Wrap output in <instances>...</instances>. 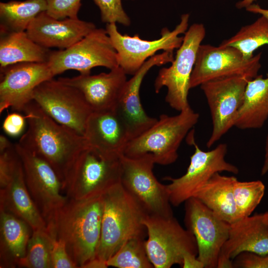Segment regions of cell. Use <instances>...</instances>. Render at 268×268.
I'll use <instances>...</instances> for the list:
<instances>
[{
    "instance_id": "obj_31",
    "label": "cell",
    "mask_w": 268,
    "mask_h": 268,
    "mask_svg": "<svg viewBox=\"0 0 268 268\" xmlns=\"http://www.w3.org/2000/svg\"><path fill=\"white\" fill-rule=\"evenodd\" d=\"M145 238H132L125 243L106 261L107 267L117 268H154L147 254Z\"/></svg>"
},
{
    "instance_id": "obj_14",
    "label": "cell",
    "mask_w": 268,
    "mask_h": 268,
    "mask_svg": "<svg viewBox=\"0 0 268 268\" xmlns=\"http://www.w3.org/2000/svg\"><path fill=\"white\" fill-rule=\"evenodd\" d=\"M14 146L22 165L28 191L47 223L68 199L63 192L62 181L45 160L18 142Z\"/></svg>"
},
{
    "instance_id": "obj_18",
    "label": "cell",
    "mask_w": 268,
    "mask_h": 268,
    "mask_svg": "<svg viewBox=\"0 0 268 268\" xmlns=\"http://www.w3.org/2000/svg\"><path fill=\"white\" fill-rule=\"evenodd\" d=\"M174 60L173 52L155 55L127 81L114 109L127 129L130 140L142 134L157 120L148 116L141 105L139 90L144 77L153 67L171 63Z\"/></svg>"
},
{
    "instance_id": "obj_24",
    "label": "cell",
    "mask_w": 268,
    "mask_h": 268,
    "mask_svg": "<svg viewBox=\"0 0 268 268\" xmlns=\"http://www.w3.org/2000/svg\"><path fill=\"white\" fill-rule=\"evenodd\" d=\"M25 221L8 212L0 210V268L17 267L24 257L32 233Z\"/></svg>"
},
{
    "instance_id": "obj_11",
    "label": "cell",
    "mask_w": 268,
    "mask_h": 268,
    "mask_svg": "<svg viewBox=\"0 0 268 268\" xmlns=\"http://www.w3.org/2000/svg\"><path fill=\"white\" fill-rule=\"evenodd\" d=\"M188 142L195 146V151L186 173L180 177H166L164 180L170 183L166 185L172 205L178 206L194 197L195 193L216 173L227 172L237 174L239 169L226 161L227 152L225 143H220L214 149L205 151L195 142L194 134L189 136Z\"/></svg>"
},
{
    "instance_id": "obj_3",
    "label": "cell",
    "mask_w": 268,
    "mask_h": 268,
    "mask_svg": "<svg viewBox=\"0 0 268 268\" xmlns=\"http://www.w3.org/2000/svg\"><path fill=\"white\" fill-rule=\"evenodd\" d=\"M102 198L101 234L96 259L106 263L129 240L145 238L143 222L146 214L121 182L106 191Z\"/></svg>"
},
{
    "instance_id": "obj_42",
    "label": "cell",
    "mask_w": 268,
    "mask_h": 268,
    "mask_svg": "<svg viewBox=\"0 0 268 268\" xmlns=\"http://www.w3.org/2000/svg\"><path fill=\"white\" fill-rule=\"evenodd\" d=\"M255 0H242L237 2L236 6L239 9L246 8L253 3Z\"/></svg>"
},
{
    "instance_id": "obj_21",
    "label": "cell",
    "mask_w": 268,
    "mask_h": 268,
    "mask_svg": "<svg viewBox=\"0 0 268 268\" xmlns=\"http://www.w3.org/2000/svg\"><path fill=\"white\" fill-rule=\"evenodd\" d=\"M96 28L91 22L78 18L57 19L44 11L34 18L26 32L34 42L44 48L63 50L78 42Z\"/></svg>"
},
{
    "instance_id": "obj_40",
    "label": "cell",
    "mask_w": 268,
    "mask_h": 268,
    "mask_svg": "<svg viewBox=\"0 0 268 268\" xmlns=\"http://www.w3.org/2000/svg\"><path fill=\"white\" fill-rule=\"evenodd\" d=\"M268 172V133L265 142V157L264 163L261 169V175H264Z\"/></svg>"
},
{
    "instance_id": "obj_41",
    "label": "cell",
    "mask_w": 268,
    "mask_h": 268,
    "mask_svg": "<svg viewBox=\"0 0 268 268\" xmlns=\"http://www.w3.org/2000/svg\"><path fill=\"white\" fill-rule=\"evenodd\" d=\"M13 144L3 135L1 134L0 136V152H2L4 150L11 147L13 146Z\"/></svg>"
},
{
    "instance_id": "obj_12",
    "label": "cell",
    "mask_w": 268,
    "mask_h": 268,
    "mask_svg": "<svg viewBox=\"0 0 268 268\" xmlns=\"http://www.w3.org/2000/svg\"><path fill=\"white\" fill-rule=\"evenodd\" d=\"M190 15H181V20L175 28L169 30L164 27L161 37L154 40H145L138 34L134 36L122 34L116 23L106 24V30L118 54L119 66L127 74L134 75L149 58L159 50L173 52L181 45L184 34L188 29Z\"/></svg>"
},
{
    "instance_id": "obj_10",
    "label": "cell",
    "mask_w": 268,
    "mask_h": 268,
    "mask_svg": "<svg viewBox=\"0 0 268 268\" xmlns=\"http://www.w3.org/2000/svg\"><path fill=\"white\" fill-rule=\"evenodd\" d=\"M262 52L245 59L237 48L201 44L190 80V88L207 81L238 76L251 80L258 75L261 67Z\"/></svg>"
},
{
    "instance_id": "obj_15",
    "label": "cell",
    "mask_w": 268,
    "mask_h": 268,
    "mask_svg": "<svg viewBox=\"0 0 268 268\" xmlns=\"http://www.w3.org/2000/svg\"><path fill=\"white\" fill-rule=\"evenodd\" d=\"M185 224L195 238L198 259L205 268H217L221 249L229 237L230 224L194 197L185 202Z\"/></svg>"
},
{
    "instance_id": "obj_35",
    "label": "cell",
    "mask_w": 268,
    "mask_h": 268,
    "mask_svg": "<svg viewBox=\"0 0 268 268\" xmlns=\"http://www.w3.org/2000/svg\"><path fill=\"white\" fill-rule=\"evenodd\" d=\"M18 159L14 144L0 152V189L4 188L10 181Z\"/></svg>"
},
{
    "instance_id": "obj_36",
    "label": "cell",
    "mask_w": 268,
    "mask_h": 268,
    "mask_svg": "<svg viewBox=\"0 0 268 268\" xmlns=\"http://www.w3.org/2000/svg\"><path fill=\"white\" fill-rule=\"evenodd\" d=\"M52 268H77L78 266L70 256L66 244L55 238L51 252Z\"/></svg>"
},
{
    "instance_id": "obj_9",
    "label": "cell",
    "mask_w": 268,
    "mask_h": 268,
    "mask_svg": "<svg viewBox=\"0 0 268 268\" xmlns=\"http://www.w3.org/2000/svg\"><path fill=\"white\" fill-rule=\"evenodd\" d=\"M205 34L203 24L191 25L184 33L183 42L177 49L171 65L160 69L155 79V92L158 93L163 87H166L165 101L171 108L179 112L190 106L188 95L190 89V78L198 49Z\"/></svg>"
},
{
    "instance_id": "obj_27",
    "label": "cell",
    "mask_w": 268,
    "mask_h": 268,
    "mask_svg": "<svg viewBox=\"0 0 268 268\" xmlns=\"http://www.w3.org/2000/svg\"><path fill=\"white\" fill-rule=\"evenodd\" d=\"M0 31V67L24 62H47L51 51L34 42L26 31Z\"/></svg>"
},
{
    "instance_id": "obj_29",
    "label": "cell",
    "mask_w": 268,
    "mask_h": 268,
    "mask_svg": "<svg viewBox=\"0 0 268 268\" xmlns=\"http://www.w3.org/2000/svg\"><path fill=\"white\" fill-rule=\"evenodd\" d=\"M266 45H268V17L262 15L253 23L242 26L219 45L235 47L245 59H249L257 49Z\"/></svg>"
},
{
    "instance_id": "obj_39",
    "label": "cell",
    "mask_w": 268,
    "mask_h": 268,
    "mask_svg": "<svg viewBox=\"0 0 268 268\" xmlns=\"http://www.w3.org/2000/svg\"><path fill=\"white\" fill-rule=\"evenodd\" d=\"M245 8L249 12L255 14H260L268 17V9L263 8L258 4L252 3Z\"/></svg>"
},
{
    "instance_id": "obj_32",
    "label": "cell",
    "mask_w": 268,
    "mask_h": 268,
    "mask_svg": "<svg viewBox=\"0 0 268 268\" xmlns=\"http://www.w3.org/2000/svg\"><path fill=\"white\" fill-rule=\"evenodd\" d=\"M265 192V186L261 181L235 180L233 194L238 220L251 215L261 201Z\"/></svg>"
},
{
    "instance_id": "obj_4",
    "label": "cell",
    "mask_w": 268,
    "mask_h": 268,
    "mask_svg": "<svg viewBox=\"0 0 268 268\" xmlns=\"http://www.w3.org/2000/svg\"><path fill=\"white\" fill-rule=\"evenodd\" d=\"M121 155L89 144L75 157L63 180L65 195L70 199H88L120 183Z\"/></svg>"
},
{
    "instance_id": "obj_8",
    "label": "cell",
    "mask_w": 268,
    "mask_h": 268,
    "mask_svg": "<svg viewBox=\"0 0 268 268\" xmlns=\"http://www.w3.org/2000/svg\"><path fill=\"white\" fill-rule=\"evenodd\" d=\"M54 76L73 69L90 74L92 68L119 66L117 52L106 29L95 28L71 46L51 51L47 62Z\"/></svg>"
},
{
    "instance_id": "obj_25",
    "label": "cell",
    "mask_w": 268,
    "mask_h": 268,
    "mask_svg": "<svg viewBox=\"0 0 268 268\" xmlns=\"http://www.w3.org/2000/svg\"><path fill=\"white\" fill-rule=\"evenodd\" d=\"M236 177L215 173L194 195L216 216L232 224L238 220L233 194Z\"/></svg>"
},
{
    "instance_id": "obj_26",
    "label": "cell",
    "mask_w": 268,
    "mask_h": 268,
    "mask_svg": "<svg viewBox=\"0 0 268 268\" xmlns=\"http://www.w3.org/2000/svg\"><path fill=\"white\" fill-rule=\"evenodd\" d=\"M268 119V73L248 81L244 100L236 116L234 127L257 129L263 127Z\"/></svg>"
},
{
    "instance_id": "obj_17",
    "label": "cell",
    "mask_w": 268,
    "mask_h": 268,
    "mask_svg": "<svg viewBox=\"0 0 268 268\" xmlns=\"http://www.w3.org/2000/svg\"><path fill=\"white\" fill-rule=\"evenodd\" d=\"M47 62H24L0 68V113L10 107L22 112L36 88L54 77Z\"/></svg>"
},
{
    "instance_id": "obj_22",
    "label": "cell",
    "mask_w": 268,
    "mask_h": 268,
    "mask_svg": "<svg viewBox=\"0 0 268 268\" xmlns=\"http://www.w3.org/2000/svg\"><path fill=\"white\" fill-rule=\"evenodd\" d=\"M83 136L89 145L120 155L131 139L127 129L115 109L92 112L86 122Z\"/></svg>"
},
{
    "instance_id": "obj_33",
    "label": "cell",
    "mask_w": 268,
    "mask_h": 268,
    "mask_svg": "<svg viewBox=\"0 0 268 268\" xmlns=\"http://www.w3.org/2000/svg\"><path fill=\"white\" fill-rule=\"evenodd\" d=\"M98 6L101 19L106 24L118 23L129 26L131 20L123 8L122 0H93Z\"/></svg>"
},
{
    "instance_id": "obj_20",
    "label": "cell",
    "mask_w": 268,
    "mask_h": 268,
    "mask_svg": "<svg viewBox=\"0 0 268 268\" xmlns=\"http://www.w3.org/2000/svg\"><path fill=\"white\" fill-rule=\"evenodd\" d=\"M120 67L108 73L81 74L72 77H60L61 82L79 90L92 111L114 109L128 80Z\"/></svg>"
},
{
    "instance_id": "obj_23",
    "label": "cell",
    "mask_w": 268,
    "mask_h": 268,
    "mask_svg": "<svg viewBox=\"0 0 268 268\" xmlns=\"http://www.w3.org/2000/svg\"><path fill=\"white\" fill-rule=\"evenodd\" d=\"M0 210L25 221L33 230L47 228L46 221L27 189L19 156L10 181L4 188L0 189Z\"/></svg>"
},
{
    "instance_id": "obj_38",
    "label": "cell",
    "mask_w": 268,
    "mask_h": 268,
    "mask_svg": "<svg viewBox=\"0 0 268 268\" xmlns=\"http://www.w3.org/2000/svg\"><path fill=\"white\" fill-rule=\"evenodd\" d=\"M26 121L25 115L15 112L10 113L5 118L2 128L7 134L17 136L23 131Z\"/></svg>"
},
{
    "instance_id": "obj_2",
    "label": "cell",
    "mask_w": 268,
    "mask_h": 268,
    "mask_svg": "<svg viewBox=\"0 0 268 268\" xmlns=\"http://www.w3.org/2000/svg\"><path fill=\"white\" fill-rule=\"evenodd\" d=\"M28 128L18 142L49 163L63 180L71 163L89 145L84 136L53 119L34 101L24 108Z\"/></svg>"
},
{
    "instance_id": "obj_28",
    "label": "cell",
    "mask_w": 268,
    "mask_h": 268,
    "mask_svg": "<svg viewBox=\"0 0 268 268\" xmlns=\"http://www.w3.org/2000/svg\"><path fill=\"white\" fill-rule=\"evenodd\" d=\"M47 8L46 0L0 2V30L26 31L34 18Z\"/></svg>"
},
{
    "instance_id": "obj_34",
    "label": "cell",
    "mask_w": 268,
    "mask_h": 268,
    "mask_svg": "<svg viewBox=\"0 0 268 268\" xmlns=\"http://www.w3.org/2000/svg\"><path fill=\"white\" fill-rule=\"evenodd\" d=\"M46 13L57 19H77L81 0H46Z\"/></svg>"
},
{
    "instance_id": "obj_13",
    "label": "cell",
    "mask_w": 268,
    "mask_h": 268,
    "mask_svg": "<svg viewBox=\"0 0 268 268\" xmlns=\"http://www.w3.org/2000/svg\"><path fill=\"white\" fill-rule=\"evenodd\" d=\"M33 101L55 121L83 136L93 111L79 90L52 78L36 88Z\"/></svg>"
},
{
    "instance_id": "obj_30",
    "label": "cell",
    "mask_w": 268,
    "mask_h": 268,
    "mask_svg": "<svg viewBox=\"0 0 268 268\" xmlns=\"http://www.w3.org/2000/svg\"><path fill=\"white\" fill-rule=\"evenodd\" d=\"M55 238L47 226L33 230L25 255L19 261L17 267L52 268L51 252Z\"/></svg>"
},
{
    "instance_id": "obj_6",
    "label": "cell",
    "mask_w": 268,
    "mask_h": 268,
    "mask_svg": "<svg viewBox=\"0 0 268 268\" xmlns=\"http://www.w3.org/2000/svg\"><path fill=\"white\" fill-rule=\"evenodd\" d=\"M147 238L145 246L155 268H182L188 259L197 257L198 250L193 234L184 229L174 216L146 215L143 222Z\"/></svg>"
},
{
    "instance_id": "obj_19",
    "label": "cell",
    "mask_w": 268,
    "mask_h": 268,
    "mask_svg": "<svg viewBox=\"0 0 268 268\" xmlns=\"http://www.w3.org/2000/svg\"><path fill=\"white\" fill-rule=\"evenodd\" d=\"M243 252L268 255V211L251 215L230 224L229 237L221 249L217 268H233V260Z\"/></svg>"
},
{
    "instance_id": "obj_7",
    "label": "cell",
    "mask_w": 268,
    "mask_h": 268,
    "mask_svg": "<svg viewBox=\"0 0 268 268\" xmlns=\"http://www.w3.org/2000/svg\"><path fill=\"white\" fill-rule=\"evenodd\" d=\"M120 182L146 215L174 216L166 185L155 177L153 156L145 154L136 157L121 156Z\"/></svg>"
},
{
    "instance_id": "obj_5",
    "label": "cell",
    "mask_w": 268,
    "mask_h": 268,
    "mask_svg": "<svg viewBox=\"0 0 268 268\" xmlns=\"http://www.w3.org/2000/svg\"><path fill=\"white\" fill-rule=\"evenodd\" d=\"M179 112L174 116L161 115L149 129L129 141L123 154L136 157L150 154L155 164L174 163L178 158L180 144L200 117L190 106Z\"/></svg>"
},
{
    "instance_id": "obj_1",
    "label": "cell",
    "mask_w": 268,
    "mask_h": 268,
    "mask_svg": "<svg viewBox=\"0 0 268 268\" xmlns=\"http://www.w3.org/2000/svg\"><path fill=\"white\" fill-rule=\"evenodd\" d=\"M102 195L85 200L68 199L47 221V228L62 240L78 268L96 259L101 229Z\"/></svg>"
},
{
    "instance_id": "obj_16",
    "label": "cell",
    "mask_w": 268,
    "mask_h": 268,
    "mask_svg": "<svg viewBox=\"0 0 268 268\" xmlns=\"http://www.w3.org/2000/svg\"><path fill=\"white\" fill-rule=\"evenodd\" d=\"M248 80L241 76H234L210 80L200 85L212 120V132L206 143L208 148L234 127Z\"/></svg>"
},
{
    "instance_id": "obj_37",
    "label": "cell",
    "mask_w": 268,
    "mask_h": 268,
    "mask_svg": "<svg viewBox=\"0 0 268 268\" xmlns=\"http://www.w3.org/2000/svg\"><path fill=\"white\" fill-rule=\"evenodd\" d=\"M233 261V268H268V255L261 256L250 252H243Z\"/></svg>"
}]
</instances>
